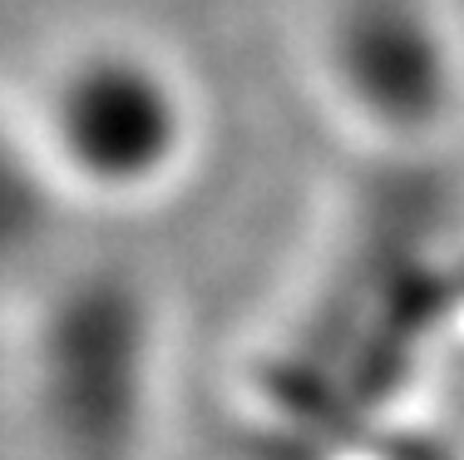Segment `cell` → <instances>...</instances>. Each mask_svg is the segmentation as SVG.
<instances>
[{
	"instance_id": "1",
	"label": "cell",
	"mask_w": 464,
	"mask_h": 460,
	"mask_svg": "<svg viewBox=\"0 0 464 460\" xmlns=\"http://www.w3.org/2000/svg\"><path fill=\"white\" fill-rule=\"evenodd\" d=\"M35 169L90 203H143L193 159L198 114L183 74L124 35L80 40L35 90Z\"/></svg>"
},
{
	"instance_id": "2",
	"label": "cell",
	"mask_w": 464,
	"mask_h": 460,
	"mask_svg": "<svg viewBox=\"0 0 464 460\" xmlns=\"http://www.w3.org/2000/svg\"><path fill=\"white\" fill-rule=\"evenodd\" d=\"M153 327L134 282L80 278L25 347V391L54 460H134L153 401Z\"/></svg>"
},
{
	"instance_id": "3",
	"label": "cell",
	"mask_w": 464,
	"mask_h": 460,
	"mask_svg": "<svg viewBox=\"0 0 464 460\" xmlns=\"http://www.w3.org/2000/svg\"><path fill=\"white\" fill-rule=\"evenodd\" d=\"M316 74L351 129L381 144H420L455 119L464 64L430 0H326Z\"/></svg>"
}]
</instances>
